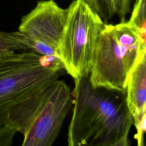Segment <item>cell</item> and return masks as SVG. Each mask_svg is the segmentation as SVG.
I'll return each mask as SVG.
<instances>
[{
	"label": "cell",
	"instance_id": "cell-1",
	"mask_svg": "<svg viewBox=\"0 0 146 146\" xmlns=\"http://www.w3.org/2000/svg\"><path fill=\"white\" fill-rule=\"evenodd\" d=\"M69 146H127L133 119L125 92L93 87L88 76L74 79Z\"/></svg>",
	"mask_w": 146,
	"mask_h": 146
},
{
	"label": "cell",
	"instance_id": "cell-2",
	"mask_svg": "<svg viewBox=\"0 0 146 146\" xmlns=\"http://www.w3.org/2000/svg\"><path fill=\"white\" fill-rule=\"evenodd\" d=\"M64 71L59 59L33 50L0 56V146L11 145L17 133L8 125L10 110L58 80Z\"/></svg>",
	"mask_w": 146,
	"mask_h": 146
},
{
	"label": "cell",
	"instance_id": "cell-3",
	"mask_svg": "<svg viewBox=\"0 0 146 146\" xmlns=\"http://www.w3.org/2000/svg\"><path fill=\"white\" fill-rule=\"evenodd\" d=\"M72 103L70 87L58 79L14 106L9 112V127L23 135V146H50Z\"/></svg>",
	"mask_w": 146,
	"mask_h": 146
},
{
	"label": "cell",
	"instance_id": "cell-4",
	"mask_svg": "<svg viewBox=\"0 0 146 146\" xmlns=\"http://www.w3.org/2000/svg\"><path fill=\"white\" fill-rule=\"evenodd\" d=\"M145 49V39L129 21L115 25L104 23L88 76L91 85L125 92L128 77Z\"/></svg>",
	"mask_w": 146,
	"mask_h": 146
},
{
	"label": "cell",
	"instance_id": "cell-5",
	"mask_svg": "<svg viewBox=\"0 0 146 146\" xmlns=\"http://www.w3.org/2000/svg\"><path fill=\"white\" fill-rule=\"evenodd\" d=\"M67 9L58 53L65 71L74 79L89 76L96 42L104 25L84 0H74Z\"/></svg>",
	"mask_w": 146,
	"mask_h": 146
},
{
	"label": "cell",
	"instance_id": "cell-6",
	"mask_svg": "<svg viewBox=\"0 0 146 146\" xmlns=\"http://www.w3.org/2000/svg\"><path fill=\"white\" fill-rule=\"evenodd\" d=\"M67 13L55 1L43 0L22 18L18 31L27 38L31 50L60 59L58 48Z\"/></svg>",
	"mask_w": 146,
	"mask_h": 146
},
{
	"label": "cell",
	"instance_id": "cell-7",
	"mask_svg": "<svg viewBox=\"0 0 146 146\" xmlns=\"http://www.w3.org/2000/svg\"><path fill=\"white\" fill-rule=\"evenodd\" d=\"M146 49L139 56L126 83L125 101L133 121L146 113Z\"/></svg>",
	"mask_w": 146,
	"mask_h": 146
},
{
	"label": "cell",
	"instance_id": "cell-8",
	"mask_svg": "<svg viewBox=\"0 0 146 146\" xmlns=\"http://www.w3.org/2000/svg\"><path fill=\"white\" fill-rule=\"evenodd\" d=\"M31 50V45L26 36L19 31H0V56L10 52Z\"/></svg>",
	"mask_w": 146,
	"mask_h": 146
},
{
	"label": "cell",
	"instance_id": "cell-9",
	"mask_svg": "<svg viewBox=\"0 0 146 146\" xmlns=\"http://www.w3.org/2000/svg\"><path fill=\"white\" fill-rule=\"evenodd\" d=\"M90 7L107 23L116 15L113 0H84Z\"/></svg>",
	"mask_w": 146,
	"mask_h": 146
},
{
	"label": "cell",
	"instance_id": "cell-10",
	"mask_svg": "<svg viewBox=\"0 0 146 146\" xmlns=\"http://www.w3.org/2000/svg\"><path fill=\"white\" fill-rule=\"evenodd\" d=\"M145 0H136L129 20L140 30L145 39Z\"/></svg>",
	"mask_w": 146,
	"mask_h": 146
},
{
	"label": "cell",
	"instance_id": "cell-11",
	"mask_svg": "<svg viewBox=\"0 0 146 146\" xmlns=\"http://www.w3.org/2000/svg\"><path fill=\"white\" fill-rule=\"evenodd\" d=\"M145 120L146 113L144 114L140 119L133 121V124L136 129V133L134 136V138L137 141L138 146H144V136L145 132Z\"/></svg>",
	"mask_w": 146,
	"mask_h": 146
},
{
	"label": "cell",
	"instance_id": "cell-12",
	"mask_svg": "<svg viewBox=\"0 0 146 146\" xmlns=\"http://www.w3.org/2000/svg\"><path fill=\"white\" fill-rule=\"evenodd\" d=\"M131 1V0H113L116 14L119 16L121 22L125 21V17L129 11Z\"/></svg>",
	"mask_w": 146,
	"mask_h": 146
}]
</instances>
